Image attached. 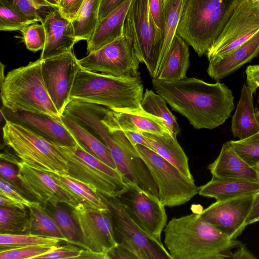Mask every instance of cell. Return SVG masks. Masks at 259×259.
<instances>
[{
  "label": "cell",
  "instance_id": "6da1fadb",
  "mask_svg": "<svg viewBox=\"0 0 259 259\" xmlns=\"http://www.w3.org/2000/svg\"><path fill=\"white\" fill-rule=\"evenodd\" d=\"M152 83L155 92L196 129L220 126L235 108L232 91L219 81L211 83L186 76L172 81L152 78Z\"/></svg>",
  "mask_w": 259,
  "mask_h": 259
},
{
  "label": "cell",
  "instance_id": "7a4b0ae2",
  "mask_svg": "<svg viewBox=\"0 0 259 259\" xmlns=\"http://www.w3.org/2000/svg\"><path fill=\"white\" fill-rule=\"evenodd\" d=\"M164 245L172 259H252L255 256L199 213L174 218L164 229Z\"/></svg>",
  "mask_w": 259,
  "mask_h": 259
},
{
  "label": "cell",
  "instance_id": "3957f363",
  "mask_svg": "<svg viewBox=\"0 0 259 259\" xmlns=\"http://www.w3.org/2000/svg\"><path fill=\"white\" fill-rule=\"evenodd\" d=\"M143 84L139 78L116 77L79 69L70 100L101 105L111 110L141 109Z\"/></svg>",
  "mask_w": 259,
  "mask_h": 259
},
{
  "label": "cell",
  "instance_id": "277c9868",
  "mask_svg": "<svg viewBox=\"0 0 259 259\" xmlns=\"http://www.w3.org/2000/svg\"><path fill=\"white\" fill-rule=\"evenodd\" d=\"M239 0H185L177 34L201 57L212 47Z\"/></svg>",
  "mask_w": 259,
  "mask_h": 259
},
{
  "label": "cell",
  "instance_id": "5b68a950",
  "mask_svg": "<svg viewBox=\"0 0 259 259\" xmlns=\"http://www.w3.org/2000/svg\"><path fill=\"white\" fill-rule=\"evenodd\" d=\"M3 106L60 117L44 84L41 59L9 71L1 84Z\"/></svg>",
  "mask_w": 259,
  "mask_h": 259
},
{
  "label": "cell",
  "instance_id": "8992f818",
  "mask_svg": "<svg viewBox=\"0 0 259 259\" xmlns=\"http://www.w3.org/2000/svg\"><path fill=\"white\" fill-rule=\"evenodd\" d=\"M99 194L111 213L115 238L118 243L109 253L110 259H172L162 242L143 230L116 197Z\"/></svg>",
  "mask_w": 259,
  "mask_h": 259
},
{
  "label": "cell",
  "instance_id": "52a82bcc",
  "mask_svg": "<svg viewBox=\"0 0 259 259\" xmlns=\"http://www.w3.org/2000/svg\"><path fill=\"white\" fill-rule=\"evenodd\" d=\"M5 144L20 161L43 171L68 175L67 161L56 143L19 124L5 120L3 127Z\"/></svg>",
  "mask_w": 259,
  "mask_h": 259
},
{
  "label": "cell",
  "instance_id": "ba28073f",
  "mask_svg": "<svg viewBox=\"0 0 259 259\" xmlns=\"http://www.w3.org/2000/svg\"><path fill=\"white\" fill-rule=\"evenodd\" d=\"M56 144L67 159L69 176L108 197H116L127 189V184L117 169L88 153L78 143L74 147Z\"/></svg>",
  "mask_w": 259,
  "mask_h": 259
},
{
  "label": "cell",
  "instance_id": "9c48e42d",
  "mask_svg": "<svg viewBox=\"0 0 259 259\" xmlns=\"http://www.w3.org/2000/svg\"><path fill=\"white\" fill-rule=\"evenodd\" d=\"M135 146L154 179L158 198L165 207L183 205L198 194L194 180L186 177L154 150L141 144Z\"/></svg>",
  "mask_w": 259,
  "mask_h": 259
},
{
  "label": "cell",
  "instance_id": "30bf717a",
  "mask_svg": "<svg viewBox=\"0 0 259 259\" xmlns=\"http://www.w3.org/2000/svg\"><path fill=\"white\" fill-rule=\"evenodd\" d=\"M124 29L133 39L136 56L155 78L160 53L161 31L151 14L148 0H132Z\"/></svg>",
  "mask_w": 259,
  "mask_h": 259
},
{
  "label": "cell",
  "instance_id": "8fae6325",
  "mask_svg": "<svg viewBox=\"0 0 259 259\" xmlns=\"http://www.w3.org/2000/svg\"><path fill=\"white\" fill-rule=\"evenodd\" d=\"M140 61L130 34L123 29V35L97 51L78 59L80 67L94 72L116 77L139 78Z\"/></svg>",
  "mask_w": 259,
  "mask_h": 259
},
{
  "label": "cell",
  "instance_id": "7c38bea8",
  "mask_svg": "<svg viewBox=\"0 0 259 259\" xmlns=\"http://www.w3.org/2000/svg\"><path fill=\"white\" fill-rule=\"evenodd\" d=\"M259 31V2L239 0L214 44L206 55L209 62L219 60Z\"/></svg>",
  "mask_w": 259,
  "mask_h": 259
},
{
  "label": "cell",
  "instance_id": "4fadbf2b",
  "mask_svg": "<svg viewBox=\"0 0 259 259\" xmlns=\"http://www.w3.org/2000/svg\"><path fill=\"white\" fill-rule=\"evenodd\" d=\"M71 215L79 231L78 246L109 255V253L118 245L109 209L98 210L79 202L72 208Z\"/></svg>",
  "mask_w": 259,
  "mask_h": 259
},
{
  "label": "cell",
  "instance_id": "5bb4252c",
  "mask_svg": "<svg viewBox=\"0 0 259 259\" xmlns=\"http://www.w3.org/2000/svg\"><path fill=\"white\" fill-rule=\"evenodd\" d=\"M127 184V189L116 198L143 230L162 242L161 233L167 220L165 206L158 196L144 190L135 184Z\"/></svg>",
  "mask_w": 259,
  "mask_h": 259
},
{
  "label": "cell",
  "instance_id": "9a60e30c",
  "mask_svg": "<svg viewBox=\"0 0 259 259\" xmlns=\"http://www.w3.org/2000/svg\"><path fill=\"white\" fill-rule=\"evenodd\" d=\"M80 67L78 59L72 51L41 59L44 84L61 115L71 101L70 93Z\"/></svg>",
  "mask_w": 259,
  "mask_h": 259
},
{
  "label": "cell",
  "instance_id": "2e32d148",
  "mask_svg": "<svg viewBox=\"0 0 259 259\" xmlns=\"http://www.w3.org/2000/svg\"><path fill=\"white\" fill-rule=\"evenodd\" d=\"M18 176L26 193L37 202L53 207L60 203L75 208L79 200L49 172L32 168L24 162L17 163Z\"/></svg>",
  "mask_w": 259,
  "mask_h": 259
},
{
  "label": "cell",
  "instance_id": "e0dca14e",
  "mask_svg": "<svg viewBox=\"0 0 259 259\" xmlns=\"http://www.w3.org/2000/svg\"><path fill=\"white\" fill-rule=\"evenodd\" d=\"M254 194L228 199L216 200L199 215L231 239H236L245 228L251 208Z\"/></svg>",
  "mask_w": 259,
  "mask_h": 259
},
{
  "label": "cell",
  "instance_id": "ac0fdd59",
  "mask_svg": "<svg viewBox=\"0 0 259 259\" xmlns=\"http://www.w3.org/2000/svg\"><path fill=\"white\" fill-rule=\"evenodd\" d=\"M5 120L22 125L34 133L68 147H74L77 143L62 122L61 117L24 111H12L5 107L1 110Z\"/></svg>",
  "mask_w": 259,
  "mask_h": 259
},
{
  "label": "cell",
  "instance_id": "d6986e66",
  "mask_svg": "<svg viewBox=\"0 0 259 259\" xmlns=\"http://www.w3.org/2000/svg\"><path fill=\"white\" fill-rule=\"evenodd\" d=\"M46 32V41L40 58L46 59L72 51L78 42L72 22L62 16L57 8H53L41 23Z\"/></svg>",
  "mask_w": 259,
  "mask_h": 259
},
{
  "label": "cell",
  "instance_id": "ffe728a7",
  "mask_svg": "<svg viewBox=\"0 0 259 259\" xmlns=\"http://www.w3.org/2000/svg\"><path fill=\"white\" fill-rule=\"evenodd\" d=\"M102 120L110 130L158 134L169 133L158 118L142 108L113 111L104 107Z\"/></svg>",
  "mask_w": 259,
  "mask_h": 259
},
{
  "label": "cell",
  "instance_id": "44dd1931",
  "mask_svg": "<svg viewBox=\"0 0 259 259\" xmlns=\"http://www.w3.org/2000/svg\"><path fill=\"white\" fill-rule=\"evenodd\" d=\"M207 168L213 177L259 182V167H253L234 150L229 141L222 145L216 159Z\"/></svg>",
  "mask_w": 259,
  "mask_h": 259
},
{
  "label": "cell",
  "instance_id": "7402d4cb",
  "mask_svg": "<svg viewBox=\"0 0 259 259\" xmlns=\"http://www.w3.org/2000/svg\"><path fill=\"white\" fill-rule=\"evenodd\" d=\"M259 55V31L223 58L209 62L208 75L219 81L250 62Z\"/></svg>",
  "mask_w": 259,
  "mask_h": 259
},
{
  "label": "cell",
  "instance_id": "603a6c76",
  "mask_svg": "<svg viewBox=\"0 0 259 259\" xmlns=\"http://www.w3.org/2000/svg\"><path fill=\"white\" fill-rule=\"evenodd\" d=\"M132 0H125L120 6L99 21L93 34L87 40L89 53L97 51L123 35L126 15Z\"/></svg>",
  "mask_w": 259,
  "mask_h": 259
},
{
  "label": "cell",
  "instance_id": "cb8c5ba5",
  "mask_svg": "<svg viewBox=\"0 0 259 259\" xmlns=\"http://www.w3.org/2000/svg\"><path fill=\"white\" fill-rule=\"evenodd\" d=\"M259 191V182L244 180L212 177L206 184L198 187L202 196L222 200L256 193Z\"/></svg>",
  "mask_w": 259,
  "mask_h": 259
},
{
  "label": "cell",
  "instance_id": "d4e9b609",
  "mask_svg": "<svg viewBox=\"0 0 259 259\" xmlns=\"http://www.w3.org/2000/svg\"><path fill=\"white\" fill-rule=\"evenodd\" d=\"M253 93L245 84L241 91L240 97L231 121V131L239 140L250 138L259 132V123L255 115Z\"/></svg>",
  "mask_w": 259,
  "mask_h": 259
},
{
  "label": "cell",
  "instance_id": "484cf974",
  "mask_svg": "<svg viewBox=\"0 0 259 259\" xmlns=\"http://www.w3.org/2000/svg\"><path fill=\"white\" fill-rule=\"evenodd\" d=\"M189 63L188 44L176 34L155 78L166 81L181 79L186 77Z\"/></svg>",
  "mask_w": 259,
  "mask_h": 259
},
{
  "label": "cell",
  "instance_id": "4316f807",
  "mask_svg": "<svg viewBox=\"0 0 259 259\" xmlns=\"http://www.w3.org/2000/svg\"><path fill=\"white\" fill-rule=\"evenodd\" d=\"M151 149L175 166L183 174L194 180L188 163V158L176 138L170 133L162 134L143 133Z\"/></svg>",
  "mask_w": 259,
  "mask_h": 259
},
{
  "label": "cell",
  "instance_id": "83f0119b",
  "mask_svg": "<svg viewBox=\"0 0 259 259\" xmlns=\"http://www.w3.org/2000/svg\"><path fill=\"white\" fill-rule=\"evenodd\" d=\"M61 119L82 148L110 167L117 169L108 148L99 139L73 118L63 114Z\"/></svg>",
  "mask_w": 259,
  "mask_h": 259
},
{
  "label": "cell",
  "instance_id": "f1b7e54d",
  "mask_svg": "<svg viewBox=\"0 0 259 259\" xmlns=\"http://www.w3.org/2000/svg\"><path fill=\"white\" fill-rule=\"evenodd\" d=\"M185 1L165 0L164 21L161 30L160 53L156 76L177 34V29Z\"/></svg>",
  "mask_w": 259,
  "mask_h": 259
},
{
  "label": "cell",
  "instance_id": "f546056e",
  "mask_svg": "<svg viewBox=\"0 0 259 259\" xmlns=\"http://www.w3.org/2000/svg\"><path fill=\"white\" fill-rule=\"evenodd\" d=\"M29 209L25 234L56 237L68 243L55 220L37 201H33Z\"/></svg>",
  "mask_w": 259,
  "mask_h": 259
},
{
  "label": "cell",
  "instance_id": "4dcf8cb0",
  "mask_svg": "<svg viewBox=\"0 0 259 259\" xmlns=\"http://www.w3.org/2000/svg\"><path fill=\"white\" fill-rule=\"evenodd\" d=\"M141 107L146 112L158 118L171 135L177 138L180 128L176 118L168 108L166 102L162 96L152 90L146 89Z\"/></svg>",
  "mask_w": 259,
  "mask_h": 259
},
{
  "label": "cell",
  "instance_id": "1f68e13d",
  "mask_svg": "<svg viewBox=\"0 0 259 259\" xmlns=\"http://www.w3.org/2000/svg\"><path fill=\"white\" fill-rule=\"evenodd\" d=\"M50 174L76 197L80 202L96 210H108L106 204L99 193L88 185L68 175Z\"/></svg>",
  "mask_w": 259,
  "mask_h": 259
},
{
  "label": "cell",
  "instance_id": "d6a6232c",
  "mask_svg": "<svg viewBox=\"0 0 259 259\" xmlns=\"http://www.w3.org/2000/svg\"><path fill=\"white\" fill-rule=\"evenodd\" d=\"M101 0H84L76 18L72 21L78 41L87 40L99 22Z\"/></svg>",
  "mask_w": 259,
  "mask_h": 259
},
{
  "label": "cell",
  "instance_id": "836d02e7",
  "mask_svg": "<svg viewBox=\"0 0 259 259\" xmlns=\"http://www.w3.org/2000/svg\"><path fill=\"white\" fill-rule=\"evenodd\" d=\"M61 239L31 234L0 233V249L28 246H54Z\"/></svg>",
  "mask_w": 259,
  "mask_h": 259
},
{
  "label": "cell",
  "instance_id": "e575fe53",
  "mask_svg": "<svg viewBox=\"0 0 259 259\" xmlns=\"http://www.w3.org/2000/svg\"><path fill=\"white\" fill-rule=\"evenodd\" d=\"M29 218L25 209L1 206V233L25 234Z\"/></svg>",
  "mask_w": 259,
  "mask_h": 259
},
{
  "label": "cell",
  "instance_id": "d590c367",
  "mask_svg": "<svg viewBox=\"0 0 259 259\" xmlns=\"http://www.w3.org/2000/svg\"><path fill=\"white\" fill-rule=\"evenodd\" d=\"M35 22L4 0H0V30L21 31Z\"/></svg>",
  "mask_w": 259,
  "mask_h": 259
},
{
  "label": "cell",
  "instance_id": "8d00e7d4",
  "mask_svg": "<svg viewBox=\"0 0 259 259\" xmlns=\"http://www.w3.org/2000/svg\"><path fill=\"white\" fill-rule=\"evenodd\" d=\"M55 211L51 214L68 243L77 245L79 240V231L71 215L58 204L54 206Z\"/></svg>",
  "mask_w": 259,
  "mask_h": 259
},
{
  "label": "cell",
  "instance_id": "74e56055",
  "mask_svg": "<svg viewBox=\"0 0 259 259\" xmlns=\"http://www.w3.org/2000/svg\"><path fill=\"white\" fill-rule=\"evenodd\" d=\"M21 32L28 50L35 52L44 49L46 41V32L42 23L35 22L28 25Z\"/></svg>",
  "mask_w": 259,
  "mask_h": 259
},
{
  "label": "cell",
  "instance_id": "f35d334b",
  "mask_svg": "<svg viewBox=\"0 0 259 259\" xmlns=\"http://www.w3.org/2000/svg\"><path fill=\"white\" fill-rule=\"evenodd\" d=\"M236 152L248 164L259 167V141L247 138L229 141Z\"/></svg>",
  "mask_w": 259,
  "mask_h": 259
},
{
  "label": "cell",
  "instance_id": "ab89813d",
  "mask_svg": "<svg viewBox=\"0 0 259 259\" xmlns=\"http://www.w3.org/2000/svg\"><path fill=\"white\" fill-rule=\"evenodd\" d=\"M54 246L36 245L1 249L0 258L36 259L50 251Z\"/></svg>",
  "mask_w": 259,
  "mask_h": 259
},
{
  "label": "cell",
  "instance_id": "60d3db41",
  "mask_svg": "<svg viewBox=\"0 0 259 259\" xmlns=\"http://www.w3.org/2000/svg\"><path fill=\"white\" fill-rule=\"evenodd\" d=\"M0 195L18 204L22 209L29 208L33 201L27 199L24 194L15 186L0 177Z\"/></svg>",
  "mask_w": 259,
  "mask_h": 259
},
{
  "label": "cell",
  "instance_id": "b9f144b4",
  "mask_svg": "<svg viewBox=\"0 0 259 259\" xmlns=\"http://www.w3.org/2000/svg\"><path fill=\"white\" fill-rule=\"evenodd\" d=\"M82 249L72 245H55L49 251L36 259H65L78 258Z\"/></svg>",
  "mask_w": 259,
  "mask_h": 259
},
{
  "label": "cell",
  "instance_id": "7bdbcfd3",
  "mask_svg": "<svg viewBox=\"0 0 259 259\" xmlns=\"http://www.w3.org/2000/svg\"><path fill=\"white\" fill-rule=\"evenodd\" d=\"M35 22H42L37 9L30 0H4Z\"/></svg>",
  "mask_w": 259,
  "mask_h": 259
},
{
  "label": "cell",
  "instance_id": "ee69618b",
  "mask_svg": "<svg viewBox=\"0 0 259 259\" xmlns=\"http://www.w3.org/2000/svg\"><path fill=\"white\" fill-rule=\"evenodd\" d=\"M84 0H60L58 9L63 17L72 21L77 15Z\"/></svg>",
  "mask_w": 259,
  "mask_h": 259
},
{
  "label": "cell",
  "instance_id": "f6af8a7d",
  "mask_svg": "<svg viewBox=\"0 0 259 259\" xmlns=\"http://www.w3.org/2000/svg\"><path fill=\"white\" fill-rule=\"evenodd\" d=\"M0 174L1 177L15 186L24 195L26 194L22 187L18 172L12 165L5 160L2 161L0 163Z\"/></svg>",
  "mask_w": 259,
  "mask_h": 259
},
{
  "label": "cell",
  "instance_id": "bcb514c9",
  "mask_svg": "<svg viewBox=\"0 0 259 259\" xmlns=\"http://www.w3.org/2000/svg\"><path fill=\"white\" fill-rule=\"evenodd\" d=\"M152 16L160 31L164 21V6L165 0H148Z\"/></svg>",
  "mask_w": 259,
  "mask_h": 259
},
{
  "label": "cell",
  "instance_id": "7dc6e473",
  "mask_svg": "<svg viewBox=\"0 0 259 259\" xmlns=\"http://www.w3.org/2000/svg\"><path fill=\"white\" fill-rule=\"evenodd\" d=\"M245 72L247 86L253 94L259 88V64L248 66Z\"/></svg>",
  "mask_w": 259,
  "mask_h": 259
},
{
  "label": "cell",
  "instance_id": "c3c4849f",
  "mask_svg": "<svg viewBox=\"0 0 259 259\" xmlns=\"http://www.w3.org/2000/svg\"><path fill=\"white\" fill-rule=\"evenodd\" d=\"M125 0H101L99 21L101 20L120 6Z\"/></svg>",
  "mask_w": 259,
  "mask_h": 259
},
{
  "label": "cell",
  "instance_id": "681fc988",
  "mask_svg": "<svg viewBox=\"0 0 259 259\" xmlns=\"http://www.w3.org/2000/svg\"><path fill=\"white\" fill-rule=\"evenodd\" d=\"M259 221V191L255 193L252 205L245 221L246 226Z\"/></svg>",
  "mask_w": 259,
  "mask_h": 259
},
{
  "label": "cell",
  "instance_id": "f907efd6",
  "mask_svg": "<svg viewBox=\"0 0 259 259\" xmlns=\"http://www.w3.org/2000/svg\"><path fill=\"white\" fill-rule=\"evenodd\" d=\"M78 258L110 259L108 254L82 249Z\"/></svg>",
  "mask_w": 259,
  "mask_h": 259
},
{
  "label": "cell",
  "instance_id": "816d5d0a",
  "mask_svg": "<svg viewBox=\"0 0 259 259\" xmlns=\"http://www.w3.org/2000/svg\"><path fill=\"white\" fill-rule=\"evenodd\" d=\"M35 7L38 10L42 7L58 8V5L54 0H30Z\"/></svg>",
  "mask_w": 259,
  "mask_h": 259
},
{
  "label": "cell",
  "instance_id": "f5cc1de1",
  "mask_svg": "<svg viewBox=\"0 0 259 259\" xmlns=\"http://www.w3.org/2000/svg\"><path fill=\"white\" fill-rule=\"evenodd\" d=\"M0 205L3 207H16L22 209L18 204L1 195H0Z\"/></svg>",
  "mask_w": 259,
  "mask_h": 259
},
{
  "label": "cell",
  "instance_id": "db71d44e",
  "mask_svg": "<svg viewBox=\"0 0 259 259\" xmlns=\"http://www.w3.org/2000/svg\"><path fill=\"white\" fill-rule=\"evenodd\" d=\"M4 69H5V66L1 62V69H0V83L1 84L4 81L5 76H4Z\"/></svg>",
  "mask_w": 259,
  "mask_h": 259
},
{
  "label": "cell",
  "instance_id": "11a10c76",
  "mask_svg": "<svg viewBox=\"0 0 259 259\" xmlns=\"http://www.w3.org/2000/svg\"><path fill=\"white\" fill-rule=\"evenodd\" d=\"M251 140H256V141H259V132L258 133H257L256 134L253 135V136L250 137V138H248Z\"/></svg>",
  "mask_w": 259,
  "mask_h": 259
},
{
  "label": "cell",
  "instance_id": "9f6ffc18",
  "mask_svg": "<svg viewBox=\"0 0 259 259\" xmlns=\"http://www.w3.org/2000/svg\"><path fill=\"white\" fill-rule=\"evenodd\" d=\"M257 102H258V104L259 105V97L257 100ZM255 117L257 120V121L259 123V108H258V109L256 112H255Z\"/></svg>",
  "mask_w": 259,
  "mask_h": 259
},
{
  "label": "cell",
  "instance_id": "6f0895ef",
  "mask_svg": "<svg viewBox=\"0 0 259 259\" xmlns=\"http://www.w3.org/2000/svg\"><path fill=\"white\" fill-rule=\"evenodd\" d=\"M54 1L57 4V5H58V3H59L60 0H54Z\"/></svg>",
  "mask_w": 259,
  "mask_h": 259
},
{
  "label": "cell",
  "instance_id": "680465c9",
  "mask_svg": "<svg viewBox=\"0 0 259 259\" xmlns=\"http://www.w3.org/2000/svg\"><path fill=\"white\" fill-rule=\"evenodd\" d=\"M250 1H252L253 2H259V0H250Z\"/></svg>",
  "mask_w": 259,
  "mask_h": 259
},
{
  "label": "cell",
  "instance_id": "91938a15",
  "mask_svg": "<svg viewBox=\"0 0 259 259\" xmlns=\"http://www.w3.org/2000/svg\"><path fill=\"white\" fill-rule=\"evenodd\" d=\"M258 166H259V164H258Z\"/></svg>",
  "mask_w": 259,
  "mask_h": 259
}]
</instances>
